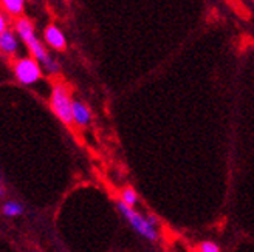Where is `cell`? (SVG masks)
<instances>
[{
    "instance_id": "obj_3",
    "label": "cell",
    "mask_w": 254,
    "mask_h": 252,
    "mask_svg": "<svg viewBox=\"0 0 254 252\" xmlns=\"http://www.w3.org/2000/svg\"><path fill=\"white\" fill-rule=\"evenodd\" d=\"M50 107L62 124H73V99L65 85L56 84L53 87L52 96H50Z\"/></svg>"
},
{
    "instance_id": "obj_6",
    "label": "cell",
    "mask_w": 254,
    "mask_h": 252,
    "mask_svg": "<svg viewBox=\"0 0 254 252\" xmlns=\"http://www.w3.org/2000/svg\"><path fill=\"white\" fill-rule=\"evenodd\" d=\"M0 50L5 56H14L19 50V39L17 33L11 31L9 28L3 33H0Z\"/></svg>"
},
{
    "instance_id": "obj_10",
    "label": "cell",
    "mask_w": 254,
    "mask_h": 252,
    "mask_svg": "<svg viewBox=\"0 0 254 252\" xmlns=\"http://www.w3.org/2000/svg\"><path fill=\"white\" fill-rule=\"evenodd\" d=\"M121 201H124L126 204H129L130 207H133L138 203V194H136L135 189L124 187L121 191Z\"/></svg>"
},
{
    "instance_id": "obj_7",
    "label": "cell",
    "mask_w": 254,
    "mask_h": 252,
    "mask_svg": "<svg viewBox=\"0 0 254 252\" xmlns=\"http://www.w3.org/2000/svg\"><path fill=\"white\" fill-rule=\"evenodd\" d=\"M92 121V113L82 101H73V122L78 127H87Z\"/></svg>"
},
{
    "instance_id": "obj_11",
    "label": "cell",
    "mask_w": 254,
    "mask_h": 252,
    "mask_svg": "<svg viewBox=\"0 0 254 252\" xmlns=\"http://www.w3.org/2000/svg\"><path fill=\"white\" fill-rule=\"evenodd\" d=\"M198 252H220V248L214 242H203L198 246Z\"/></svg>"
},
{
    "instance_id": "obj_2",
    "label": "cell",
    "mask_w": 254,
    "mask_h": 252,
    "mask_svg": "<svg viewBox=\"0 0 254 252\" xmlns=\"http://www.w3.org/2000/svg\"><path fill=\"white\" fill-rule=\"evenodd\" d=\"M117 209L120 210V213L124 217V220L129 223L133 231L143 237L144 240L150 242V243H157L158 242V221L154 215L144 217L139 212H136L133 207H130L129 204H126L124 201H117Z\"/></svg>"
},
{
    "instance_id": "obj_9",
    "label": "cell",
    "mask_w": 254,
    "mask_h": 252,
    "mask_svg": "<svg viewBox=\"0 0 254 252\" xmlns=\"http://www.w3.org/2000/svg\"><path fill=\"white\" fill-rule=\"evenodd\" d=\"M2 6L9 16L19 17L23 12L25 0H2Z\"/></svg>"
},
{
    "instance_id": "obj_5",
    "label": "cell",
    "mask_w": 254,
    "mask_h": 252,
    "mask_svg": "<svg viewBox=\"0 0 254 252\" xmlns=\"http://www.w3.org/2000/svg\"><path fill=\"white\" fill-rule=\"evenodd\" d=\"M44 39L45 42L52 47L53 50H58V51H62L67 47V41L64 33L56 27V25H48L44 31Z\"/></svg>"
},
{
    "instance_id": "obj_8",
    "label": "cell",
    "mask_w": 254,
    "mask_h": 252,
    "mask_svg": "<svg viewBox=\"0 0 254 252\" xmlns=\"http://www.w3.org/2000/svg\"><path fill=\"white\" fill-rule=\"evenodd\" d=\"M25 213V206L20 201L16 200H8L2 204V215L6 218H14V217H20Z\"/></svg>"
},
{
    "instance_id": "obj_12",
    "label": "cell",
    "mask_w": 254,
    "mask_h": 252,
    "mask_svg": "<svg viewBox=\"0 0 254 252\" xmlns=\"http://www.w3.org/2000/svg\"><path fill=\"white\" fill-rule=\"evenodd\" d=\"M6 30H8V22H6L5 16L2 14V16H0V33H3Z\"/></svg>"
},
{
    "instance_id": "obj_4",
    "label": "cell",
    "mask_w": 254,
    "mask_h": 252,
    "mask_svg": "<svg viewBox=\"0 0 254 252\" xmlns=\"http://www.w3.org/2000/svg\"><path fill=\"white\" fill-rule=\"evenodd\" d=\"M14 78L22 85H33L42 78L41 64L34 57H20L14 62Z\"/></svg>"
},
{
    "instance_id": "obj_1",
    "label": "cell",
    "mask_w": 254,
    "mask_h": 252,
    "mask_svg": "<svg viewBox=\"0 0 254 252\" xmlns=\"http://www.w3.org/2000/svg\"><path fill=\"white\" fill-rule=\"evenodd\" d=\"M14 31L17 33V36L23 41V44L27 45V48L30 50L31 57H34L39 64L44 67V70L50 74H56L59 73L61 67L58 64V60H55L52 56L48 54V51L45 50V47L42 45V42L39 41V37L36 36L34 27L31 25L30 20L27 19H17L16 25H14Z\"/></svg>"
}]
</instances>
